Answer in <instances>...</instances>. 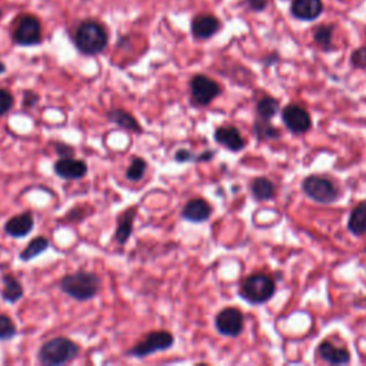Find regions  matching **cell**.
Returning <instances> with one entry per match:
<instances>
[{
    "label": "cell",
    "instance_id": "e0dca14e",
    "mask_svg": "<svg viewBox=\"0 0 366 366\" xmlns=\"http://www.w3.org/2000/svg\"><path fill=\"white\" fill-rule=\"evenodd\" d=\"M106 119L110 124L116 125L117 128L132 132V134H143V128L139 124V120L128 110L120 107H112L105 113Z\"/></svg>",
    "mask_w": 366,
    "mask_h": 366
},
{
    "label": "cell",
    "instance_id": "74e56055",
    "mask_svg": "<svg viewBox=\"0 0 366 366\" xmlns=\"http://www.w3.org/2000/svg\"><path fill=\"white\" fill-rule=\"evenodd\" d=\"M2 18H4V12H2V9H0V20H2Z\"/></svg>",
    "mask_w": 366,
    "mask_h": 366
},
{
    "label": "cell",
    "instance_id": "e575fe53",
    "mask_svg": "<svg viewBox=\"0 0 366 366\" xmlns=\"http://www.w3.org/2000/svg\"><path fill=\"white\" fill-rule=\"evenodd\" d=\"M215 158V152L213 150H205L199 155H196V162L195 163H206L211 162Z\"/></svg>",
    "mask_w": 366,
    "mask_h": 366
},
{
    "label": "cell",
    "instance_id": "9c48e42d",
    "mask_svg": "<svg viewBox=\"0 0 366 366\" xmlns=\"http://www.w3.org/2000/svg\"><path fill=\"white\" fill-rule=\"evenodd\" d=\"M286 129L293 135H305L312 129V117L309 112L299 105H288L281 112Z\"/></svg>",
    "mask_w": 366,
    "mask_h": 366
},
{
    "label": "cell",
    "instance_id": "4dcf8cb0",
    "mask_svg": "<svg viewBox=\"0 0 366 366\" xmlns=\"http://www.w3.org/2000/svg\"><path fill=\"white\" fill-rule=\"evenodd\" d=\"M40 102V95L35 90H25L23 92V96H22V107L29 110V109H33L39 105Z\"/></svg>",
    "mask_w": 366,
    "mask_h": 366
},
{
    "label": "cell",
    "instance_id": "f546056e",
    "mask_svg": "<svg viewBox=\"0 0 366 366\" xmlns=\"http://www.w3.org/2000/svg\"><path fill=\"white\" fill-rule=\"evenodd\" d=\"M349 62L353 69L366 71V46H360V47L355 49L350 54Z\"/></svg>",
    "mask_w": 366,
    "mask_h": 366
},
{
    "label": "cell",
    "instance_id": "d6a6232c",
    "mask_svg": "<svg viewBox=\"0 0 366 366\" xmlns=\"http://www.w3.org/2000/svg\"><path fill=\"white\" fill-rule=\"evenodd\" d=\"M175 162L177 163H188V162H196V155L189 149H177L175 156Z\"/></svg>",
    "mask_w": 366,
    "mask_h": 366
},
{
    "label": "cell",
    "instance_id": "9a60e30c",
    "mask_svg": "<svg viewBox=\"0 0 366 366\" xmlns=\"http://www.w3.org/2000/svg\"><path fill=\"white\" fill-rule=\"evenodd\" d=\"M5 233L13 239H23L35 229V218L30 211H25L8 219L5 223Z\"/></svg>",
    "mask_w": 366,
    "mask_h": 366
},
{
    "label": "cell",
    "instance_id": "44dd1931",
    "mask_svg": "<svg viewBox=\"0 0 366 366\" xmlns=\"http://www.w3.org/2000/svg\"><path fill=\"white\" fill-rule=\"evenodd\" d=\"M251 192H252V196L255 201L266 202V201H272L275 198L276 187L271 179H268L265 176H259L252 180Z\"/></svg>",
    "mask_w": 366,
    "mask_h": 366
},
{
    "label": "cell",
    "instance_id": "f1b7e54d",
    "mask_svg": "<svg viewBox=\"0 0 366 366\" xmlns=\"http://www.w3.org/2000/svg\"><path fill=\"white\" fill-rule=\"evenodd\" d=\"M15 106V96L11 90L0 88V117L6 116Z\"/></svg>",
    "mask_w": 366,
    "mask_h": 366
},
{
    "label": "cell",
    "instance_id": "ffe728a7",
    "mask_svg": "<svg viewBox=\"0 0 366 366\" xmlns=\"http://www.w3.org/2000/svg\"><path fill=\"white\" fill-rule=\"evenodd\" d=\"M318 355L329 365H346L350 362V352L346 348L335 346L331 341H322L319 343Z\"/></svg>",
    "mask_w": 366,
    "mask_h": 366
},
{
    "label": "cell",
    "instance_id": "7a4b0ae2",
    "mask_svg": "<svg viewBox=\"0 0 366 366\" xmlns=\"http://www.w3.org/2000/svg\"><path fill=\"white\" fill-rule=\"evenodd\" d=\"M59 289L78 302H89L100 292L102 279L95 272L79 269L60 279Z\"/></svg>",
    "mask_w": 366,
    "mask_h": 366
},
{
    "label": "cell",
    "instance_id": "836d02e7",
    "mask_svg": "<svg viewBox=\"0 0 366 366\" xmlns=\"http://www.w3.org/2000/svg\"><path fill=\"white\" fill-rule=\"evenodd\" d=\"M245 4L249 8V11L261 13V12H265L268 9L269 0H245Z\"/></svg>",
    "mask_w": 366,
    "mask_h": 366
},
{
    "label": "cell",
    "instance_id": "30bf717a",
    "mask_svg": "<svg viewBox=\"0 0 366 366\" xmlns=\"http://www.w3.org/2000/svg\"><path fill=\"white\" fill-rule=\"evenodd\" d=\"M215 328L223 336L236 338L245 328V317L235 307L223 308L215 318Z\"/></svg>",
    "mask_w": 366,
    "mask_h": 366
},
{
    "label": "cell",
    "instance_id": "8d00e7d4",
    "mask_svg": "<svg viewBox=\"0 0 366 366\" xmlns=\"http://www.w3.org/2000/svg\"><path fill=\"white\" fill-rule=\"evenodd\" d=\"M6 72H8V66L5 65V62H4L2 59H0V75H4Z\"/></svg>",
    "mask_w": 366,
    "mask_h": 366
},
{
    "label": "cell",
    "instance_id": "5b68a950",
    "mask_svg": "<svg viewBox=\"0 0 366 366\" xmlns=\"http://www.w3.org/2000/svg\"><path fill=\"white\" fill-rule=\"evenodd\" d=\"M302 192L311 201L321 205L335 203L341 198V191L335 183L325 176L311 175L302 182Z\"/></svg>",
    "mask_w": 366,
    "mask_h": 366
},
{
    "label": "cell",
    "instance_id": "8992f818",
    "mask_svg": "<svg viewBox=\"0 0 366 366\" xmlns=\"http://www.w3.org/2000/svg\"><path fill=\"white\" fill-rule=\"evenodd\" d=\"M12 40L22 47L39 46L43 42V28L37 16L25 13L18 16L12 29Z\"/></svg>",
    "mask_w": 366,
    "mask_h": 366
},
{
    "label": "cell",
    "instance_id": "ba28073f",
    "mask_svg": "<svg viewBox=\"0 0 366 366\" xmlns=\"http://www.w3.org/2000/svg\"><path fill=\"white\" fill-rule=\"evenodd\" d=\"M191 89V100L196 107L209 106L216 98L223 93L222 86L212 78L198 73L189 82Z\"/></svg>",
    "mask_w": 366,
    "mask_h": 366
},
{
    "label": "cell",
    "instance_id": "7c38bea8",
    "mask_svg": "<svg viewBox=\"0 0 366 366\" xmlns=\"http://www.w3.org/2000/svg\"><path fill=\"white\" fill-rule=\"evenodd\" d=\"M222 29L219 18L211 13L195 15L191 22V33L196 40H209Z\"/></svg>",
    "mask_w": 366,
    "mask_h": 366
},
{
    "label": "cell",
    "instance_id": "5bb4252c",
    "mask_svg": "<svg viewBox=\"0 0 366 366\" xmlns=\"http://www.w3.org/2000/svg\"><path fill=\"white\" fill-rule=\"evenodd\" d=\"M138 215V206H131L122 212L116 219V230L113 240L119 247H125L134 233V225Z\"/></svg>",
    "mask_w": 366,
    "mask_h": 366
},
{
    "label": "cell",
    "instance_id": "6da1fadb",
    "mask_svg": "<svg viewBox=\"0 0 366 366\" xmlns=\"http://www.w3.org/2000/svg\"><path fill=\"white\" fill-rule=\"evenodd\" d=\"M76 50L83 56L102 54L109 45L107 29L95 19L82 20L73 35Z\"/></svg>",
    "mask_w": 366,
    "mask_h": 366
},
{
    "label": "cell",
    "instance_id": "d590c367",
    "mask_svg": "<svg viewBox=\"0 0 366 366\" xmlns=\"http://www.w3.org/2000/svg\"><path fill=\"white\" fill-rule=\"evenodd\" d=\"M278 62H279V54H278L276 52H273V53H271V54H268V56H265V57L262 59V64H264L265 66H271V65L278 64Z\"/></svg>",
    "mask_w": 366,
    "mask_h": 366
},
{
    "label": "cell",
    "instance_id": "d4e9b609",
    "mask_svg": "<svg viewBox=\"0 0 366 366\" xmlns=\"http://www.w3.org/2000/svg\"><path fill=\"white\" fill-rule=\"evenodd\" d=\"M254 135L261 142L278 141L281 138V131L271 124V120L256 119L254 124Z\"/></svg>",
    "mask_w": 366,
    "mask_h": 366
},
{
    "label": "cell",
    "instance_id": "1f68e13d",
    "mask_svg": "<svg viewBox=\"0 0 366 366\" xmlns=\"http://www.w3.org/2000/svg\"><path fill=\"white\" fill-rule=\"evenodd\" d=\"M54 152L57 153L59 158H69V156H75V148L72 145H68L65 142H54L53 143Z\"/></svg>",
    "mask_w": 366,
    "mask_h": 366
},
{
    "label": "cell",
    "instance_id": "277c9868",
    "mask_svg": "<svg viewBox=\"0 0 366 366\" xmlns=\"http://www.w3.org/2000/svg\"><path fill=\"white\" fill-rule=\"evenodd\" d=\"M276 292V283L271 275L264 272L252 273L243 279L239 293L252 305H264L269 302Z\"/></svg>",
    "mask_w": 366,
    "mask_h": 366
},
{
    "label": "cell",
    "instance_id": "8fae6325",
    "mask_svg": "<svg viewBox=\"0 0 366 366\" xmlns=\"http://www.w3.org/2000/svg\"><path fill=\"white\" fill-rule=\"evenodd\" d=\"M53 173L64 180H82L89 173V166L83 159L75 156L59 158L53 163Z\"/></svg>",
    "mask_w": 366,
    "mask_h": 366
},
{
    "label": "cell",
    "instance_id": "d6986e66",
    "mask_svg": "<svg viewBox=\"0 0 366 366\" xmlns=\"http://www.w3.org/2000/svg\"><path fill=\"white\" fill-rule=\"evenodd\" d=\"M2 282V290H0V297L6 303H18L25 296V288L22 282L13 273H4L0 276Z\"/></svg>",
    "mask_w": 366,
    "mask_h": 366
},
{
    "label": "cell",
    "instance_id": "cb8c5ba5",
    "mask_svg": "<svg viewBox=\"0 0 366 366\" xmlns=\"http://www.w3.org/2000/svg\"><path fill=\"white\" fill-rule=\"evenodd\" d=\"M336 30V25L333 23H324L315 26L312 32V37L315 45H318L324 52H331L335 49L333 46V35Z\"/></svg>",
    "mask_w": 366,
    "mask_h": 366
},
{
    "label": "cell",
    "instance_id": "484cf974",
    "mask_svg": "<svg viewBox=\"0 0 366 366\" xmlns=\"http://www.w3.org/2000/svg\"><path fill=\"white\" fill-rule=\"evenodd\" d=\"M281 110L279 100L273 96H264L256 103V116L262 120H272Z\"/></svg>",
    "mask_w": 366,
    "mask_h": 366
},
{
    "label": "cell",
    "instance_id": "7402d4cb",
    "mask_svg": "<svg viewBox=\"0 0 366 366\" xmlns=\"http://www.w3.org/2000/svg\"><path fill=\"white\" fill-rule=\"evenodd\" d=\"M49 248H50V240L46 236H36L28 243L26 248L20 251L19 261H22L23 264H28L39 258L40 255H43Z\"/></svg>",
    "mask_w": 366,
    "mask_h": 366
},
{
    "label": "cell",
    "instance_id": "2e32d148",
    "mask_svg": "<svg viewBox=\"0 0 366 366\" xmlns=\"http://www.w3.org/2000/svg\"><path fill=\"white\" fill-rule=\"evenodd\" d=\"M215 141L229 152H240L247 146V141L243 139L240 131L233 125L218 128L215 132Z\"/></svg>",
    "mask_w": 366,
    "mask_h": 366
},
{
    "label": "cell",
    "instance_id": "ac0fdd59",
    "mask_svg": "<svg viewBox=\"0 0 366 366\" xmlns=\"http://www.w3.org/2000/svg\"><path fill=\"white\" fill-rule=\"evenodd\" d=\"M212 212L213 209L208 201L202 198H195L187 202V205L183 206L182 218L192 223H202L209 220V218L212 216Z\"/></svg>",
    "mask_w": 366,
    "mask_h": 366
},
{
    "label": "cell",
    "instance_id": "4316f807",
    "mask_svg": "<svg viewBox=\"0 0 366 366\" xmlns=\"http://www.w3.org/2000/svg\"><path fill=\"white\" fill-rule=\"evenodd\" d=\"M148 170V162L145 158L141 156H134L131 160V165L128 166L125 176L131 182H141Z\"/></svg>",
    "mask_w": 366,
    "mask_h": 366
},
{
    "label": "cell",
    "instance_id": "3957f363",
    "mask_svg": "<svg viewBox=\"0 0 366 366\" xmlns=\"http://www.w3.org/2000/svg\"><path fill=\"white\" fill-rule=\"evenodd\" d=\"M81 350V346L71 338L56 336L39 348L37 360L43 366H62L76 360Z\"/></svg>",
    "mask_w": 366,
    "mask_h": 366
},
{
    "label": "cell",
    "instance_id": "4fadbf2b",
    "mask_svg": "<svg viewBox=\"0 0 366 366\" xmlns=\"http://www.w3.org/2000/svg\"><path fill=\"white\" fill-rule=\"evenodd\" d=\"M324 12V0H292L290 2V15L300 22H315Z\"/></svg>",
    "mask_w": 366,
    "mask_h": 366
},
{
    "label": "cell",
    "instance_id": "83f0119b",
    "mask_svg": "<svg viewBox=\"0 0 366 366\" xmlns=\"http://www.w3.org/2000/svg\"><path fill=\"white\" fill-rule=\"evenodd\" d=\"M18 335V325L15 321L6 315L0 314V342H9Z\"/></svg>",
    "mask_w": 366,
    "mask_h": 366
},
{
    "label": "cell",
    "instance_id": "52a82bcc",
    "mask_svg": "<svg viewBox=\"0 0 366 366\" xmlns=\"http://www.w3.org/2000/svg\"><path fill=\"white\" fill-rule=\"evenodd\" d=\"M175 345V336L167 331H152L143 336L134 348H131L125 355L129 358L143 359L156 352H163Z\"/></svg>",
    "mask_w": 366,
    "mask_h": 366
},
{
    "label": "cell",
    "instance_id": "603a6c76",
    "mask_svg": "<svg viewBox=\"0 0 366 366\" xmlns=\"http://www.w3.org/2000/svg\"><path fill=\"white\" fill-rule=\"evenodd\" d=\"M348 230L355 236L366 235V201L358 203L349 215Z\"/></svg>",
    "mask_w": 366,
    "mask_h": 366
}]
</instances>
